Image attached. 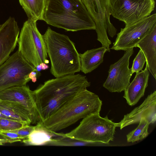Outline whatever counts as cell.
Instances as JSON below:
<instances>
[{
  "label": "cell",
  "mask_w": 156,
  "mask_h": 156,
  "mask_svg": "<svg viewBox=\"0 0 156 156\" xmlns=\"http://www.w3.org/2000/svg\"><path fill=\"white\" fill-rule=\"evenodd\" d=\"M133 52V48L125 51L122 57L110 65L108 76L103 84L110 92L124 91L130 83L133 73L131 68H129V60Z\"/></svg>",
  "instance_id": "cell-10"
},
{
  "label": "cell",
  "mask_w": 156,
  "mask_h": 156,
  "mask_svg": "<svg viewBox=\"0 0 156 156\" xmlns=\"http://www.w3.org/2000/svg\"><path fill=\"white\" fill-rule=\"evenodd\" d=\"M142 50L146 59L148 70L156 79V27L136 45Z\"/></svg>",
  "instance_id": "cell-16"
},
{
  "label": "cell",
  "mask_w": 156,
  "mask_h": 156,
  "mask_svg": "<svg viewBox=\"0 0 156 156\" xmlns=\"http://www.w3.org/2000/svg\"><path fill=\"white\" fill-rule=\"evenodd\" d=\"M150 72L146 64L144 70L136 73L132 82L124 91L123 97L129 105H135L144 94L148 86Z\"/></svg>",
  "instance_id": "cell-15"
},
{
  "label": "cell",
  "mask_w": 156,
  "mask_h": 156,
  "mask_svg": "<svg viewBox=\"0 0 156 156\" xmlns=\"http://www.w3.org/2000/svg\"><path fill=\"white\" fill-rule=\"evenodd\" d=\"M37 71L22 56L18 50L0 66V91L16 86L26 85L32 71Z\"/></svg>",
  "instance_id": "cell-7"
},
{
  "label": "cell",
  "mask_w": 156,
  "mask_h": 156,
  "mask_svg": "<svg viewBox=\"0 0 156 156\" xmlns=\"http://www.w3.org/2000/svg\"><path fill=\"white\" fill-rule=\"evenodd\" d=\"M35 69L37 70V71L39 72L41 70V66L40 64L38 65L35 68Z\"/></svg>",
  "instance_id": "cell-29"
},
{
  "label": "cell",
  "mask_w": 156,
  "mask_h": 156,
  "mask_svg": "<svg viewBox=\"0 0 156 156\" xmlns=\"http://www.w3.org/2000/svg\"><path fill=\"white\" fill-rule=\"evenodd\" d=\"M111 15L130 25L150 16L154 10V0H109Z\"/></svg>",
  "instance_id": "cell-8"
},
{
  "label": "cell",
  "mask_w": 156,
  "mask_h": 156,
  "mask_svg": "<svg viewBox=\"0 0 156 156\" xmlns=\"http://www.w3.org/2000/svg\"><path fill=\"white\" fill-rule=\"evenodd\" d=\"M66 137L65 133H58L44 127L39 122L30 134L22 142L27 145H46L48 142Z\"/></svg>",
  "instance_id": "cell-17"
},
{
  "label": "cell",
  "mask_w": 156,
  "mask_h": 156,
  "mask_svg": "<svg viewBox=\"0 0 156 156\" xmlns=\"http://www.w3.org/2000/svg\"><path fill=\"white\" fill-rule=\"evenodd\" d=\"M90 85L86 76L80 74L69 75L45 81L33 91L41 121L48 118Z\"/></svg>",
  "instance_id": "cell-1"
},
{
  "label": "cell",
  "mask_w": 156,
  "mask_h": 156,
  "mask_svg": "<svg viewBox=\"0 0 156 156\" xmlns=\"http://www.w3.org/2000/svg\"><path fill=\"white\" fill-rule=\"evenodd\" d=\"M156 27V14L121 28L111 49L125 51L135 47L139 42Z\"/></svg>",
  "instance_id": "cell-9"
},
{
  "label": "cell",
  "mask_w": 156,
  "mask_h": 156,
  "mask_svg": "<svg viewBox=\"0 0 156 156\" xmlns=\"http://www.w3.org/2000/svg\"><path fill=\"white\" fill-rule=\"evenodd\" d=\"M51 62L50 71L55 78L80 71V54L69 37L48 27L43 35Z\"/></svg>",
  "instance_id": "cell-4"
},
{
  "label": "cell",
  "mask_w": 156,
  "mask_h": 156,
  "mask_svg": "<svg viewBox=\"0 0 156 156\" xmlns=\"http://www.w3.org/2000/svg\"><path fill=\"white\" fill-rule=\"evenodd\" d=\"M116 123L103 118L100 114H93L83 118L75 129L65 133L66 137L91 142L108 144L113 141Z\"/></svg>",
  "instance_id": "cell-5"
},
{
  "label": "cell",
  "mask_w": 156,
  "mask_h": 156,
  "mask_svg": "<svg viewBox=\"0 0 156 156\" xmlns=\"http://www.w3.org/2000/svg\"><path fill=\"white\" fill-rule=\"evenodd\" d=\"M28 125H29L22 121L0 118V133L18 129Z\"/></svg>",
  "instance_id": "cell-23"
},
{
  "label": "cell",
  "mask_w": 156,
  "mask_h": 156,
  "mask_svg": "<svg viewBox=\"0 0 156 156\" xmlns=\"http://www.w3.org/2000/svg\"><path fill=\"white\" fill-rule=\"evenodd\" d=\"M20 29L15 18L10 17L0 26V66L5 62L15 49Z\"/></svg>",
  "instance_id": "cell-14"
},
{
  "label": "cell",
  "mask_w": 156,
  "mask_h": 156,
  "mask_svg": "<svg viewBox=\"0 0 156 156\" xmlns=\"http://www.w3.org/2000/svg\"><path fill=\"white\" fill-rule=\"evenodd\" d=\"M39 72L37 71H32L29 73V78L31 80L32 82L35 83L37 80V76L39 75Z\"/></svg>",
  "instance_id": "cell-27"
},
{
  "label": "cell",
  "mask_w": 156,
  "mask_h": 156,
  "mask_svg": "<svg viewBox=\"0 0 156 156\" xmlns=\"http://www.w3.org/2000/svg\"><path fill=\"white\" fill-rule=\"evenodd\" d=\"M0 118L19 121L30 125L29 114L21 106L16 104L0 100Z\"/></svg>",
  "instance_id": "cell-19"
},
{
  "label": "cell",
  "mask_w": 156,
  "mask_h": 156,
  "mask_svg": "<svg viewBox=\"0 0 156 156\" xmlns=\"http://www.w3.org/2000/svg\"><path fill=\"white\" fill-rule=\"evenodd\" d=\"M40 65L41 68V70H44L47 69L49 68V66L46 64L44 62L41 63Z\"/></svg>",
  "instance_id": "cell-28"
},
{
  "label": "cell",
  "mask_w": 156,
  "mask_h": 156,
  "mask_svg": "<svg viewBox=\"0 0 156 156\" xmlns=\"http://www.w3.org/2000/svg\"><path fill=\"white\" fill-rule=\"evenodd\" d=\"M41 20L67 31L96 28L94 22L81 0H44Z\"/></svg>",
  "instance_id": "cell-2"
},
{
  "label": "cell",
  "mask_w": 156,
  "mask_h": 156,
  "mask_svg": "<svg viewBox=\"0 0 156 156\" xmlns=\"http://www.w3.org/2000/svg\"><path fill=\"white\" fill-rule=\"evenodd\" d=\"M102 105V101L98 96L86 89L78 93L48 118L40 122L45 128L56 132L88 116L100 114Z\"/></svg>",
  "instance_id": "cell-3"
},
{
  "label": "cell",
  "mask_w": 156,
  "mask_h": 156,
  "mask_svg": "<svg viewBox=\"0 0 156 156\" xmlns=\"http://www.w3.org/2000/svg\"><path fill=\"white\" fill-rule=\"evenodd\" d=\"M34 126L28 125L21 128L11 131L17 133L24 139L33 131Z\"/></svg>",
  "instance_id": "cell-25"
},
{
  "label": "cell",
  "mask_w": 156,
  "mask_h": 156,
  "mask_svg": "<svg viewBox=\"0 0 156 156\" xmlns=\"http://www.w3.org/2000/svg\"><path fill=\"white\" fill-rule=\"evenodd\" d=\"M28 19L41 20L44 7V0H19Z\"/></svg>",
  "instance_id": "cell-20"
},
{
  "label": "cell",
  "mask_w": 156,
  "mask_h": 156,
  "mask_svg": "<svg viewBox=\"0 0 156 156\" xmlns=\"http://www.w3.org/2000/svg\"><path fill=\"white\" fill-rule=\"evenodd\" d=\"M17 43L18 50L22 56L35 68L47 59L44 36L39 31L36 21L28 19L24 22Z\"/></svg>",
  "instance_id": "cell-6"
},
{
  "label": "cell",
  "mask_w": 156,
  "mask_h": 156,
  "mask_svg": "<svg viewBox=\"0 0 156 156\" xmlns=\"http://www.w3.org/2000/svg\"></svg>",
  "instance_id": "cell-30"
},
{
  "label": "cell",
  "mask_w": 156,
  "mask_h": 156,
  "mask_svg": "<svg viewBox=\"0 0 156 156\" xmlns=\"http://www.w3.org/2000/svg\"><path fill=\"white\" fill-rule=\"evenodd\" d=\"M142 119H146L150 124H153L156 122L155 90L148 95L140 105L124 115L119 122L116 123V127H119L121 129L128 126L139 123Z\"/></svg>",
  "instance_id": "cell-13"
},
{
  "label": "cell",
  "mask_w": 156,
  "mask_h": 156,
  "mask_svg": "<svg viewBox=\"0 0 156 156\" xmlns=\"http://www.w3.org/2000/svg\"><path fill=\"white\" fill-rule=\"evenodd\" d=\"M0 100L18 105L29 113L32 124L41 121L33 91L26 85L10 87L0 91Z\"/></svg>",
  "instance_id": "cell-11"
},
{
  "label": "cell",
  "mask_w": 156,
  "mask_h": 156,
  "mask_svg": "<svg viewBox=\"0 0 156 156\" xmlns=\"http://www.w3.org/2000/svg\"><path fill=\"white\" fill-rule=\"evenodd\" d=\"M107 49L102 46L80 54V71L87 74L94 70L103 62L104 55Z\"/></svg>",
  "instance_id": "cell-18"
},
{
  "label": "cell",
  "mask_w": 156,
  "mask_h": 156,
  "mask_svg": "<svg viewBox=\"0 0 156 156\" xmlns=\"http://www.w3.org/2000/svg\"><path fill=\"white\" fill-rule=\"evenodd\" d=\"M146 62L145 56L142 50L140 49L133 61L132 66L131 68L132 73H136L142 71Z\"/></svg>",
  "instance_id": "cell-24"
},
{
  "label": "cell",
  "mask_w": 156,
  "mask_h": 156,
  "mask_svg": "<svg viewBox=\"0 0 156 156\" xmlns=\"http://www.w3.org/2000/svg\"><path fill=\"white\" fill-rule=\"evenodd\" d=\"M150 124L146 119H142L137 127L126 135L127 142L133 143L147 137L149 134L148 129Z\"/></svg>",
  "instance_id": "cell-21"
},
{
  "label": "cell",
  "mask_w": 156,
  "mask_h": 156,
  "mask_svg": "<svg viewBox=\"0 0 156 156\" xmlns=\"http://www.w3.org/2000/svg\"><path fill=\"white\" fill-rule=\"evenodd\" d=\"M1 133L5 136L9 140L10 143L22 141L23 139L17 133L11 131L2 132Z\"/></svg>",
  "instance_id": "cell-26"
},
{
  "label": "cell",
  "mask_w": 156,
  "mask_h": 156,
  "mask_svg": "<svg viewBox=\"0 0 156 156\" xmlns=\"http://www.w3.org/2000/svg\"><path fill=\"white\" fill-rule=\"evenodd\" d=\"M105 144L96 142L83 141L67 137L50 141L45 145L56 146H95Z\"/></svg>",
  "instance_id": "cell-22"
},
{
  "label": "cell",
  "mask_w": 156,
  "mask_h": 156,
  "mask_svg": "<svg viewBox=\"0 0 156 156\" xmlns=\"http://www.w3.org/2000/svg\"><path fill=\"white\" fill-rule=\"evenodd\" d=\"M95 23L98 19L100 27V33L98 38L105 40L109 35L115 34L116 29L110 20L111 15L109 0H81Z\"/></svg>",
  "instance_id": "cell-12"
}]
</instances>
